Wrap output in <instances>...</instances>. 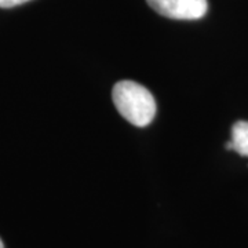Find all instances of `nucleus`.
<instances>
[{"label": "nucleus", "mask_w": 248, "mask_h": 248, "mask_svg": "<svg viewBox=\"0 0 248 248\" xmlns=\"http://www.w3.org/2000/svg\"><path fill=\"white\" fill-rule=\"evenodd\" d=\"M29 0H0V9H11L19 4H24Z\"/></svg>", "instance_id": "4"}, {"label": "nucleus", "mask_w": 248, "mask_h": 248, "mask_svg": "<svg viewBox=\"0 0 248 248\" xmlns=\"http://www.w3.org/2000/svg\"><path fill=\"white\" fill-rule=\"evenodd\" d=\"M0 248H4V244H3V241L0 239Z\"/></svg>", "instance_id": "5"}, {"label": "nucleus", "mask_w": 248, "mask_h": 248, "mask_svg": "<svg viewBox=\"0 0 248 248\" xmlns=\"http://www.w3.org/2000/svg\"><path fill=\"white\" fill-rule=\"evenodd\" d=\"M156 13L171 19L193 21L205 16L208 10L207 0H146Z\"/></svg>", "instance_id": "2"}, {"label": "nucleus", "mask_w": 248, "mask_h": 248, "mask_svg": "<svg viewBox=\"0 0 248 248\" xmlns=\"http://www.w3.org/2000/svg\"><path fill=\"white\" fill-rule=\"evenodd\" d=\"M226 149L248 157V122L241 120L233 124L231 141L226 142Z\"/></svg>", "instance_id": "3"}, {"label": "nucleus", "mask_w": 248, "mask_h": 248, "mask_svg": "<svg viewBox=\"0 0 248 248\" xmlns=\"http://www.w3.org/2000/svg\"><path fill=\"white\" fill-rule=\"evenodd\" d=\"M112 98L117 112L133 125L146 127L156 116V101L152 93L133 80L116 83Z\"/></svg>", "instance_id": "1"}]
</instances>
